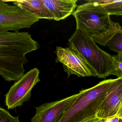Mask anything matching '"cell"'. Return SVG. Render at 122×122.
<instances>
[{"mask_svg":"<svg viewBox=\"0 0 122 122\" xmlns=\"http://www.w3.org/2000/svg\"><path fill=\"white\" fill-rule=\"evenodd\" d=\"M40 48L29 33L0 30V76L8 82L19 80L28 62L25 56Z\"/></svg>","mask_w":122,"mask_h":122,"instance_id":"6da1fadb","label":"cell"},{"mask_svg":"<svg viewBox=\"0 0 122 122\" xmlns=\"http://www.w3.org/2000/svg\"><path fill=\"white\" fill-rule=\"evenodd\" d=\"M78 6L73 13L76 30L85 33L95 42L106 46L107 43L118 32L122 30L118 23L113 22L106 10L93 0Z\"/></svg>","mask_w":122,"mask_h":122,"instance_id":"7a4b0ae2","label":"cell"},{"mask_svg":"<svg viewBox=\"0 0 122 122\" xmlns=\"http://www.w3.org/2000/svg\"><path fill=\"white\" fill-rule=\"evenodd\" d=\"M116 80H104L92 87L80 91L78 97L58 122H85L95 117Z\"/></svg>","mask_w":122,"mask_h":122,"instance_id":"3957f363","label":"cell"},{"mask_svg":"<svg viewBox=\"0 0 122 122\" xmlns=\"http://www.w3.org/2000/svg\"><path fill=\"white\" fill-rule=\"evenodd\" d=\"M69 47L77 50L94 69L99 78L115 75L111 55L99 48L85 33L76 30L68 41Z\"/></svg>","mask_w":122,"mask_h":122,"instance_id":"277c9868","label":"cell"},{"mask_svg":"<svg viewBox=\"0 0 122 122\" xmlns=\"http://www.w3.org/2000/svg\"><path fill=\"white\" fill-rule=\"evenodd\" d=\"M39 19L17 5L7 4L0 0V30L18 32L30 28Z\"/></svg>","mask_w":122,"mask_h":122,"instance_id":"5b68a950","label":"cell"},{"mask_svg":"<svg viewBox=\"0 0 122 122\" xmlns=\"http://www.w3.org/2000/svg\"><path fill=\"white\" fill-rule=\"evenodd\" d=\"M40 73L37 68L31 69L10 87L5 96V104L8 109L21 106L30 100L33 88L41 81Z\"/></svg>","mask_w":122,"mask_h":122,"instance_id":"8992f818","label":"cell"},{"mask_svg":"<svg viewBox=\"0 0 122 122\" xmlns=\"http://www.w3.org/2000/svg\"><path fill=\"white\" fill-rule=\"evenodd\" d=\"M55 53L57 56L56 62L62 63L68 77L72 75L78 77H97L94 69L76 49L70 47H57Z\"/></svg>","mask_w":122,"mask_h":122,"instance_id":"52a82bcc","label":"cell"},{"mask_svg":"<svg viewBox=\"0 0 122 122\" xmlns=\"http://www.w3.org/2000/svg\"><path fill=\"white\" fill-rule=\"evenodd\" d=\"M80 95V92L59 100L46 103L36 108L31 122H58Z\"/></svg>","mask_w":122,"mask_h":122,"instance_id":"ba28073f","label":"cell"},{"mask_svg":"<svg viewBox=\"0 0 122 122\" xmlns=\"http://www.w3.org/2000/svg\"><path fill=\"white\" fill-rule=\"evenodd\" d=\"M118 116L122 118V78H117L96 113L102 120Z\"/></svg>","mask_w":122,"mask_h":122,"instance_id":"9c48e42d","label":"cell"},{"mask_svg":"<svg viewBox=\"0 0 122 122\" xmlns=\"http://www.w3.org/2000/svg\"><path fill=\"white\" fill-rule=\"evenodd\" d=\"M53 17L58 21L72 15L77 7V0H43Z\"/></svg>","mask_w":122,"mask_h":122,"instance_id":"30bf717a","label":"cell"},{"mask_svg":"<svg viewBox=\"0 0 122 122\" xmlns=\"http://www.w3.org/2000/svg\"><path fill=\"white\" fill-rule=\"evenodd\" d=\"M5 2H13L24 10L35 15L40 20H53V17L47 8L43 0H18L13 1L4 0Z\"/></svg>","mask_w":122,"mask_h":122,"instance_id":"8fae6325","label":"cell"},{"mask_svg":"<svg viewBox=\"0 0 122 122\" xmlns=\"http://www.w3.org/2000/svg\"><path fill=\"white\" fill-rule=\"evenodd\" d=\"M100 4L109 15H122V0H93Z\"/></svg>","mask_w":122,"mask_h":122,"instance_id":"7c38bea8","label":"cell"},{"mask_svg":"<svg viewBox=\"0 0 122 122\" xmlns=\"http://www.w3.org/2000/svg\"><path fill=\"white\" fill-rule=\"evenodd\" d=\"M106 46L118 54L122 53V30L116 33L107 43Z\"/></svg>","mask_w":122,"mask_h":122,"instance_id":"4fadbf2b","label":"cell"},{"mask_svg":"<svg viewBox=\"0 0 122 122\" xmlns=\"http://www.w3.org/2000/svg\"><path fill=\"white\" fill-rule=\"evenodd\" d=\"M115 75L117 78H122V53L112 56Z\"/></svg>","mask_w":122,"mask_h":122,"instance_id":"5bb4252c","label":"cell"},{"mask_svg":"<svg viewBox=\"0 0 122 122\" xmlns=\"http://www.w3.org/2000/svg\"><path fill=\"white\" fill-rule=\"evenodd\" d=\"M19 117L12 116L7 110L0 107V122H20Z\"/></svg>","mask_w":122,"mask_h":122,"instance_id":"9a60e30c","label":"cell"},{"mask_svg":"<svg viewBox=\"0 0 122 122\" xmlns=\"http://www.w3.org/2000/svg\"><path fill=\"white\" fill-rule=\"evenodd\" d=\"M122 119L118 116H113L105 119L103 122H119L120 119Z\"/></svg>","mask_w":122,"mask_h":122,"instance_id":"2e32d148","label":"cell"},{"mask_svg":"<svg viewBox=\"0 0 122 122\" xmlns=\"http://www.w3.org/2000/svg\"><path fill=\"white\" fill-rule=\"evenodd\" d=\"M104 120L100 119L96 116L85 122H103Z\"/></svg>","mask_w":122,"mask_h":122,"instance_id":"e0dca14e","label":"cell"},{"mask_svg":"<svg viewBox=\"0 0 122 122\" xmlns=\"http://www.w3.org/2000/svg\"><path fill=\"white\" fill-rule=\"evenodd\" d=\"M119 122H122V119H120Z\"/></svg>","mask_w":122,"mask_h":122,"instance_id":"ac0fdd59","label":"cell"},{"mask_svg":"<svg viewBox=\"0 0 122 122\" xmlns=\"http://www.w3.org/2000/svg\"><path fill=\"white\" fill-rule=\"evenodd\" d=\"M0 95H1V93H0Z\"/></svg>","mask_w":122,"mask_h":122,"instance_id":"d6986e66","label":"cell"}]
</instances>
